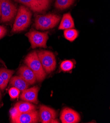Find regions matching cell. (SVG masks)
<instances>
[{
  "mask_svg": "<svg viewBox=\"0 0 110 123\" xmlns=\"http://www.w3.org/2000/svg\"><path fill=\"white\" fill-rule=\"evenodd\" d=\"M7 32V30L6 28L3 26L0 25V39H2L6 35Z\"/></svg>",
  "mask_w": 110,
  "mask_h": 123,
  "instance_id": "obj_22",
  "label": "cell"
},
{
  "mask_svg": "<svg viewBox=\"0 0 110 123\" xmlns=\"http://www.w3.org/2000/svg\"><path fill=\"white\" fill-rule=\"evenodd\" d=\"M39 120V112L35 110L29 112L20 113L17 117L11 119V122L14 123H37Z\"/></svg>",
  "mask_w": 110,
  "mask_h": 123,
  "instance_id": "obj_7",
  "label": "cell"
},
{
  "mask_svg": "<svg viewBox=\"0 0 110 123\" xmlns=\"http://www.w3.org/2000/svg\"><path fill=\"white\" fill-rule=\"evenodd\" d=\"M38 86H34L30 88H27L22 91L20 98L24 101L38 104L39 103L38 97L39 91Z\"/></svg>",
  "mask_w": 110,
  "mask_h": 123,
  "instance_id": "obj_10",
  "label": "cell"
},
{
  "mask_svg": "<svg viewBox=\"0 0 110 123\" xmlns=\"http://www.w3.org/2000/svg\"><path fill=\"white\" fill-rule=\"evenodd\" d=\"M24 62L34 72L37 80L39 82H42L45 79L46 73L42 66L37 52L34 51L29 54L25 57Z\"/></svg>",
  "mask_w": 110,
  "mask_h": 123,
  "instance_id": "obj_2",
  "label": "cell"
},
{
  "mask_svg": "<svg viewBox=\"0 0 110 123\" xmlns=\"http://www.w3.org/2000/svg\"><path fill=\"white\" fill-rule=\"evenodd\" d=\"M51 0H36L37 3L41 7L43 11H45L50 5Z\"/></svg>",
  "mask_w": 110,
  "mask_h": 123,
  "instance_id": "obj_20",
  "label": "cell"
},
{
  "mask_svg": "<svg viewBox=\"0 0 110 123\" xmlns=\"http://www.w3.org/2000/svg\"><path fill=\"white\" fill-rule=\"evenodd\" d=\"M74 64L71 60H66L63 61L60 65V68L63 72H69L72 70Z\"/></svg>",
  "mask_w": 110,
  "mask_h": 123,
  "instance_id": "obj_19",
  "label": "cell"
},
{
  "mask_svg": "<svg viewBox=\"0 0 110 123\" xmlns=\"http://www.w3.org/2000/svg\"><path fill=\"white\" fill-rule=\"evenodd\" d=\"M74 28L75 23L71 14L70 13L64 14L60 23L58 29L60 30H65Z\"/></svg>",
  "mask_w": 110,
  "mask_h": 123,
  "instance_id": "obj_13",
  "label": "cell"
},
{
  "mask_svg": "<svg viewBox=\"0 0 110 123\" xmlns=\"http://www.w3.org/2000/svg\"><path fill=\"white\" fill-rule=\"evenodd\" d=\"M31 16L30 10L25 6H21L17 11L11 32H19L26 30L30 25Z\"/></svg>",
  "mask_w": 110,
  "mask_h": 123,
  "instance_id": "obj_1",
  "label": "cell"
},
{
  "mask_svg": "<svg viewBox=\"0 0 110 123\" xmlns=\"http://www.w3.org/2000/svg\"><path fill=\"white\" fill-rule=\"evenodd\" d=\"M10 85L18 89L20 91H23L28 88L30 84L20 76H14L10 79Z\"/></svg>",
  "mask_w": 110,
  "mask_h": 123,
  "instance_id": "obj_12",
  "label": "cell"
},
{
  "mask_svg": "<svg viewBox=\"0 0 110 123\" xmlns=\"http://www.w3.org/2000/svg\"><path fill=\"white\" fill-rule=\"evenodd\" d=\"M39 119L42 123H50L54 119L56 118L57 112L55 110L50 107L42 105L40 106Z\"/></svg>",
  "mask_w": 110,
  "mask_h": 123,
  "instance_id": "obj_9",
  "label": "cell"
},
{
  "mask_svg": "<svg viewBox=\"0 0 110 123\" xmlns=\"http://www.w3.org/2000/svg\"><path fill=\"white\" fill-rule=\"evenodd\" d=\"M7 85L5 83L4 80H3L1 75H0V89L3 90L7 87Z\"/></svg>",
  "mask_w": 110,
  "mask_h": 123,
  "instance_id": "obj_23",
  "label": "cell"
},
{
  "mask_svg": "<svg viewBox=\"0 0 110 123\" xmlns=\"http://www.w3.org/2000/svg\"><path fill=\"white\" fill-rule=\"evenodd\" d=\"M1 98H2V94H1V91H0V101H1Z\"/></svg>",
  "mask_w": 110,
  "mask_h": 123,
  "instance_id": "obj_24",
  "label": "cell"
},
{
  "mask_svg": "<svg viewBox=\"0 0 110 123\" xmlns=\"http://www.w3.org/2000/svg\"><path fill=\"white\" fill-rule=\"evenodd\" d=\"M20 93V91L15 87H12L9 90V94L11 99H15L17 98Z\"/></svg>",
  "mask_w": 110,
  "mask_h": 123,
  "instance_id": "obj_21",
  "label": "cell"
},
{
  "mask_svg": "<svg viewBox=\"0 0 110 123\" xmlns=\"http://www.w3.org/2000/svg\"><path fill=\"white\" fill-rule=\"evenodd\" d=\"M14 72V70H8L5 68H2L0 69V75H1L7 85L12 76L13 75Z\"/></svg>",
  "mask_w": 110,
  "mask_h": 123,
  "instance_id": "obj_18",
  "label": "cell"
},
{
  "mask_svg": "<svg viewBox=\"0 0 110 123\" xmlns=\"http://www.w3.org/2000/svg\"><path fill=\"white\" fill-rule=\"evenodd\" d=\"M60 120L62 123H78L81 121L80 114L70 108H65L60 114Z\"/></svg>",
  "mask_w": 110,
  "mask_h": 123,
  "instance_id": "obj_8",
  "label": "cell"
},
{
  "mask_svg": "<svg viewBox=\"0 0 110 123\" xmlns=\"http://www.w3.org/2000/svg\"><path fill=\"white\" fill-rule=\"evenodd\" d=\"M42 66L46 74L54 71L56 66V60L54 54L49 51H41L37 53Z\"/></svg>",
  "mask_w": 110,
  "mask_h": 123,
  "instance_id": "obj_4",
  "label": "cell"
},
{
  "mask_svg": "<svg viewBox=\"0 0 110 123\" xmlns=\"http://www.w3.org/2000/svg\"><path fill=\"white\" fill-rule=\"evenodd\" d=\"M25 35L29 39L32 49L38 47L47 48L46 43L48 39V34L47 32L31 31Z\"/></svg>",
  "mask_w": 110,
  "mask_h": 123,
  "instance_id": "obj_5",
  "label": "cell"
},
{
  "mask_svg": "<svg viewBox=\"0 0 110 123\" xmlns=\"http://www.w3.org/2000/svg\"><path fill=\"white\" fill-rule=\"evenodd\" d=\"M0 16H1V2H0Z\"/></svg>",
  "mask_w": 110,
  "mask_h": 123,
  "instance_id": "obj_25",
  "label": "cell"
},
{
  "mask_svg": "<svg viewBox=\"0 0 110 123\" xmlns=\"http://www.w3.org/2000/svg\"><path fill=\"white\" fill-rule=\"evenodd\" d=\"M15 2L24 5L26 7L30 8L35 12H43V10L37 3L36 0H14Z\"/></svg>",
  "mask_w": 110,
  "mask_h": 123,
  "instance_id": "obj_15",
  "label": "cell"
},
{
  "mask_svg": "<svg viewBox=\"0 0 110 123\" xmlns=\"http://www.w3.org/2000/svg\"><path fill=\"white\" fill-rule=\"evenodd\" d=\"M18 74L19 76L30 85L34 84L37 81L35 74L27 65L21 66L18 70Z\"/></svg>",
  "mask_w": 110,
  "mask_h": 123,
  "instance_id": "obj_11",
  "label": "cell"
},
{
  "mask_svg": "<svg viewBox=\"0 0 110 123\" xmlns=\"http://www.w3.org/2000/svg\"><path fill=\"white\" fill-rule=\"evenodd\" d=\"M64 35L67 40L70 42H73L78 37L79 31L73 28L67 29L64 30Z\"/></svg>",
  "mask_w": 110,
  "mask_h": 123,
  "instance_id": "obj_17",
  "label": "cell"
},
{
  "mask_svg": "<svg viewBox=\"0 0 110 123\" xmlns=\"http://www.w3.org/2000/svg\"><path fill=\"white\" fill-rule=\"evenodd\" d=\"M75 0H56L55 6L59 10H64L70 7Z\"/></svg>",
  "mask_w": 110,
  "mask_h": 123,
  "instance_id": "obj_16",
  "label": "cell"
},
{
  "mask_svg": "<svg viewBox=\"0 0 110 123\" xmlns=\"http://www.w3.org/2000/svg\"><path fill=\"white\" fill-rule=\"evenodd\" d=\"M61 17L55 14H48L37 16L35 20V26L37 30H46L54 28L59 23Z\"/></svg>",
  "mask_w": 110,
  "mask_h": 123,
  "instance_id": "obj_3",
  "label": "cell"
},
{
  "mask_svg": "<svg viewBox=\"0 0 110 123\" xmlns=\"http://www.w3.org/2000/svg\"><path fill=\"white\" fill-rule=\"evenodd\" d=\"M1 2V21H10L16 14L17 9L16 6L10 0H0Z\"/></svg>",
  "mask_w": 110,
  "mask_h": 123,
  "instance_id": "obj_6",
  "label": "cell"
},
{
  "mask_svg": "<svg viewBox=\"0 0 110 123\" xmlns=\"http://www.w3.org/2000/svg\"><path fill=\"white\" fill-rule=\"evenodd\" d=\"M20 113L31 112L36 110V106L31 103L23 101L17 103L15 106Z\"/></svg>",
  "mask_w": 110,
  "mask_h": 123,
  "instance_id": "obj_14",
  "label": "cell"
}]
</instances>
